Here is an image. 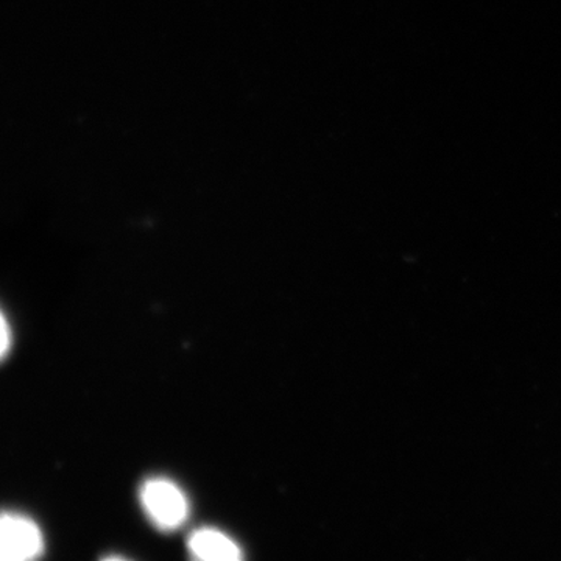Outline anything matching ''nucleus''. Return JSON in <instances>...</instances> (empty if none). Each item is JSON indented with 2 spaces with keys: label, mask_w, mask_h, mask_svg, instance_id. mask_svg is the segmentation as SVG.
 <instances>
[{
  "label": "nucleus",
  "mask_w": 561,
  "mask_h": 561,
  "mask_svg": "<svg viewBox=\"0 0 561 561\" xmlns=\"http://www.w3.org/2000/svg\"><path fill=\"white\" fill-rule=\"evenodd\" d=\"M140 504L150 522L161 530H175L190 515L186 494L175 482L165 478H151L140 486Z\"/></svg>",
  "instance_id": "obj_1"
},
{
  "label": "nucleus",
  "mask_w": 561,
  "mask_h": 561,
  "mask_svg": "<svg viewBox=\"0 0 561 561\" xmlns=\"http://www.w3.org/2000/svg\"><path fill=\"white\" fill-rule=\"evenodd\" d=\"M43 552L38 524L20 513H0V561L35 560Z\"/></svg>",
  "instance_id": "obj_2"
},
{
  "label": "nucleus",
  "mask_w": 561,
  "mask_h": 561,
  "mask_svg": "<svg viewBox=\"0 0 561 561\" xmlns=\"http://www.w3.org/2000/svg\"><path fill=\"white\" fill-rule=\"evenodd\" d=\"M190 551L195 559L206 561H236L242 559V549L227 534L217 529L195 530L190 538Z\"/></svg>",
  "instance_id": "obj_3"
},
{
  "label": "nucleus",
  "mask_w": 561,
  "mask_h": 561,
  "mask_svg": "<svg viewBox=\"0 0 561 561\" xmlns=\"http://www.w3.org/2000/svg\"><path fill=\"white\" fill-rule=\"evenodd\" d=\"M11 345V332L9 323H7L5 317L0 312V360L7 356Z\"/></svg>",
  "instance_id": "obj_4"
}]
</instances>
